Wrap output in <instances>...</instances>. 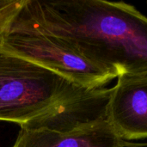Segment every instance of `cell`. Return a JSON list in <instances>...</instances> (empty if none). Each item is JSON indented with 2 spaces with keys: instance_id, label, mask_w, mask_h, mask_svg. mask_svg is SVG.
<instances>
[{
  "instance_id": "cell-1",
  "label": "cell",
  "mask_w": 147,
  "mask_h": 147,
  "mask_svg": "<svg viewBox=\"0 0 147 147\" xmlns=\"http://www.w3.org/2000/svg\"><path fill=\"white\" fill-rule=\"evenodd\" d=\"M13 20L66 42L122 75L147 74V16L107 0H20Z\"/></svg>"
},
{
  "instance_id": "cell-2",
  "label": "cell",
  "mask_w": 147,
  "mask_h": 147,
  "mask_svg": "<svg viewBox=\"0 0 147 147\" xmlns=\"http://www.w3.org/2000/svg\"><path fill=\"white\" fill-rule=\"evenodd\" d=\"M111 88L86 89L0 49V121L22 127H59L107 118Z\"/></svg>"
},
{
  "instance_id": "cell-3",
  "label": "cell",
  "mask_w": 147,
  "mask_h": 147,
  "mask_svg": "<svg viewBox=\"0 0 147 147\" xmlns=\"http://www.w3.org/2000/svg\"><path fill=\"white\" fill-rule=\"evenodd\" d=\"M12 17L3 34L0 49L38 64L86 89L105 88L117 78L114 71L86 58L62 40L16 22Z\"/></svg>"
},
{
  "instance_id": "cell-4",
  "label": "cell",
  "mask_w": 147,
  "mask_h": 147,
  "mask_svg": "<svg viewBox=\"0 0 147 147\" xmlns=\"http://www.w3.org/2000/svg\"><path fill=\"white\" fill-rule=\"evenodd\" d=\"M107 120L125 141L147 139V74L122 75L111 88Z\"/></svg>"
},
{
  "instance_id": "cell-5",
  "label": "cell",
  "mask_w": 147,
  "mask_h": 147,
  "mask_svg": "<svg viewBox=\"0 0 147 147\" xmlns=\"http://www.w3.org/2000/svg\"><path fill=\"white\" fill-rule=\"evenodd\" d=\"M129 144L104 118L71 127H22L11 147H129Z\"/></svg>"
},
{
  "instance_id": "cell-6",
  "label": "cell",
  "mask_w": 147,
  "mask_h": 147,
  "mask_svg": "<svg viewBox=\"0 0 147 147\" xmlns=\"http://www.w3.org/2000/svg\"><path fill=\"white\" fill-rule=\"evenodd\" d=\"M19 1H0V42L3 32L19 6Z\"/></svg>"
},
{
  "instance_id": "cell-7",
  "label": "cell",
  "mask_w": 147,
  "mask_h": 147,
  "mask_svg": "<svg viewBox=\"0 0 147 147\" xmlns=\"http://www.w3.org/2000/svg\"><path fill=\"white\" fill-rule=\"evenodd\" d=\"M140 147H147V143H141L140 145Z\"/></svg>"
}]
</instances>
